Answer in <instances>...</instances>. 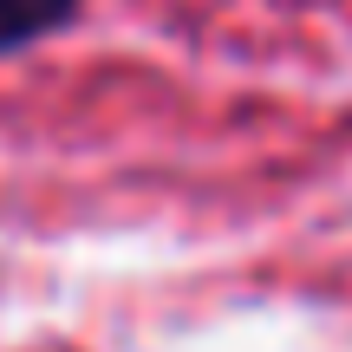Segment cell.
Returning <instances> with one entry per match:
<instances>
[{"mask_svg":"<svg viewBox=\"0 0 352 352\" xmlns=\"http://www.w3.org/2000/svg\"><path fill=\"white\" fill-rule=\"evenodd\" d=\"M72 7H78V0H0V52L26 46V39H39V33H52Z\"/></svg>","mask_w":352,"mask_h":352,"instance_id":"1","label":"cell"}]
</instances>
